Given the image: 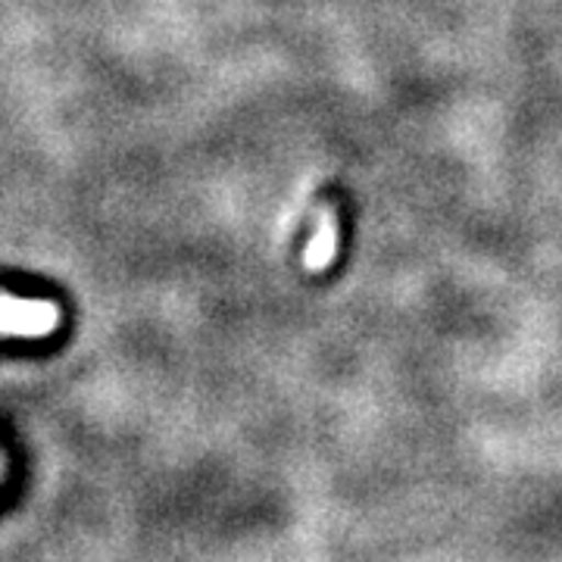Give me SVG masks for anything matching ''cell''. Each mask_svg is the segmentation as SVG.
Masks as SVG:
<instances>
[{
  "label": "cell",
  "instance_id": "6da1fadb",
  "mask_svg": "<svg viewBox=\"0 0 562 562\" xmlns=\"http://www.w3.org/2000/svg\"><path fill=\"white\" fill-rule=\"evenodd\" d=\"M57 306L47 301H22L0 294V335L7 338H44L57 328Z\"/></svg>",
  "mask_w": 562,
  "mask_h": 562
},
{
  "label": "cell",
  "instance_id": "7a4b0ae2",
  "mask_svg": "<svg viewBox=\"0 0 562 562\" xmlns=\"http://www.w3.org/2000/svg\"><path fill=\"white\" fill-rule=\"evenodd\" d=\"M335 254H338V220H335V210L325 206L322 210L319 232H316V238L310 241L306 254H303V266L319 272V269H325L328 262L335 260Z\"/></svg>",
  "mask_w": 562,
  "mask_h": 562
}]
</instances>
